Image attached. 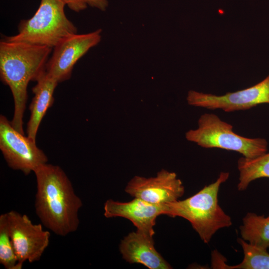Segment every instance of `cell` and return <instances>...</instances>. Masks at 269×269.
Masks as SVG:
<instances>
[{
  "instance_id": "cell-1",
  "label": "cell",
  "mask_w": 269,
  "mask_h": 269,
  "mask_svg": "<svg viewBox=\"0 0 269 269\" xmlns=\"http://www.w3.org/2000/svg\"><path fill=\"white\" fill-rule=\"evenodd\" d=\"M34 173L35 210L42 224L62 237L76 231L83 203L65 172L60 166L47 163Z\"/></svg>"
},
{
  "instance_id": "cell-2",
  "label": "cell",
  "mask_w": 269,
  "mask_h": 269,
  "mask_svg": "<svg viewBox=\"0 0 269 269\" xmlns=\"http://www.w3.org/2000/svg\"><path fill=\"white\" fill-rule=\"evenodd\" d=\"M53 48L28 43L0 42V80L7 85L14 101L11 125L24 134L23 118L27 100V86L45 72L46 65Z\"/></svg>"
},
{
  "instance_id": "cell-3",
  "label": "cell",
  "mask_w": 269,
  "mask_h": 269,
  "mask_svg": "<svg viewBox=\"0 0 269 269\" xmlns=\"http://www.w3.org/2000/svg\"><path fill=\"white\" fill-rule=\"evenodd\" d=\"M229 177V172H221L215 182L194 195L166 204L165 215L188 221L202 241L208 244L219 230L232 225L231 217L219 205L218 199L220 187Z\"/></svg>"
},
{
  "instance_id": "cell-4",
  "label": "cell",
  "mask_w": 269,
  "mask_h": 269,
  "mask_svg": "<svg viewBox=\"0 0 269 269\" xmlns=\"http://www.w3.org/2000/svg\"><path fill=\"white\" fill-rule=\"evenodd\" d=\"M65 5L62 0H41L33 16L19 22L18 33L3 39L53 48L65 37L77 33L65 14Z\"/></svg>"
},
{
  "instance_id": "cell-5",
  "label": "cell",
  "mask_w": 269,
  "mask_h": 269,
  "mask_svg": "<svg viewBox=\"0 0 269 269\" xmlns=\"http://www.w3.org/2000/svg\"><path fill=\"white\" fill-rule=\"evenodd\" d=\"M185 137L201 147L234 151L248 158H256L268 150L266 139L241 136L233 131L232 125L212 113L202 114L198 119V128L187 132Z\"/></svg>"
},
{
  "instance_id": "cell-6",
  "label": "cell",
  "mask_w": 269,
  "mask_h": 269,
  "mask_svg": "<svg viewBox=\"0 0 269 269\" xmlns=\"http://www.w3.org/2000/svg\"><path fill=\"white\" fill-rule=\"evenodd\" d=\"M0 149L8 166L27 175L46 164L48 158L35 140L16 130L11 122L0 116Z\"/></svg>"
},
{
  "instance_id": "cell-7",
  "label": "cell",
  "mask_w": 269,
  "mask_h": 269,
  "mask_svg": "<svg viewBox=\"0 0 269 269\" xmlns=\"http://www.w3.org/2000/svg\"><path fill=\"white\" fill-rule=\"evenodd\" d=\"M2 214L19 263L38 261L49 245L50 233L25 214L13 210Z\"/></svg>"
},
{
  "instance_id": "cell-8",
  "label": "cell",
  "mask_w": 269,
  "mask_h": 269,
  "mask_svg": "<svg viewBox=\"0 0 269 269\" xmlns=\"http://www.w3.org/2000/svg\"><path fill=\"white\" fill-rule=\"evenodd\" d=\"M189 105L210 110L221 109L226 112L246 110L262 104H269V75L258 84L223 95L188 91Z\"/></svg>"
},
{
  "instance_id": "cell-9",
  "label": "cell",
  "mask_w": 269,
  "mask_h": 269,
  "mask_svg": "<svg viewBox=\"0 0 269 269\" xmlns=\"http://www.w3.org/2000/svg\"><path fill=\"white\" fill-rule=\"evenodd\" d=\"M102 29L85 34H73L55 47L45 71L58 83L69 79L76 62L101 40Z\"/></svg>"
},
{
  "instance_id": "cell-10",
  "label": "cell",
  "mask_w": 269,
  "mask_h": 269,
  "mask_svg": "<svg viewBox=\"0 0 269 269\" xmlns=\"http://www.w3.org/2000/svg\"><path fill=\"white\" fill-rule=\"evenodd\" d=\"M125 191L150 203L166 204L182 197L184 187L175 172L162 169L154 177L135 176L128 183Z\"/></svg>"
},
{
  "instance_id": "cell-11",
  "label": "cell",
  "mask_w": 269,
  "mask_h": 269,
  "mask_svg": "<svg viewBox=\"0 0 269 269\" xmlns=\"http://www.w3.org/2000/svg\"><path fill=\"white\" fill-rule=\"evenodd\" d=\"M104 215L110 218L120 217L132 222L137 231L151 236L154 235V227L158 216L165 215L166 204H155L138 198L121 202L112 199L104 203Z\"/></svg>"
},
{
  "instance_id": "cell-12",
  "label": "cell",
  "mask_w": 269,
  "mask_h": 269,
  "mask_svg": "<svg viewBox=\"0 0 269 269\" xmlns=\"http://www.w3.org/2000/svg\"><path fill=\"white\" fill-rule=\"evenodd\" d=\"M119 249L123 258L130 264H140L149 269H172L155 249L153 237L137 230L125 237Z\"/></svg>"
},
{
  "instance_id": "cell-13",
  "label": "cell",
  "mask_w": 269,
  "mask_h": 269,
  "mask_svg": "<svg viewBox=\"0 0 269 269\" xmlns=\"http://www.w3.org/2000/svg\"><path fill=\"white\" fill-rule=\"evenodd\" d=\"M36 82L32 89L34 97L29 106L30 116L27 125V135L34 140L43 117L54 103L53 94L58 84L46 71Z\"/></svg>"
},
{
  "instance_id": "cell-14",
  "label": "cell",
  "mask_w": 269,
  "mask_h": 269,
  "mask_svg": "<svg viewBox=\"0 0 269 269\" xmlns=\"http://www.w3.org/2000/svg\"><path fill=\"white\" fill-rule=\"evenodd\" d=\"M241 238L255 247L269 248V218L249 212L243 218L240 227Z\"/></svg>"
},
{
  "instance_id": "cell-15",
  "label": "cell",
  "mask_w": 269,
  "mask_h": 269,
  "mask_svg": "<svg viewBox=\"0 0 269 269\" xmlns=\"http://www.w3.org/2000/svg\"><path fill=\"white\" fill-rule=\"evenodd\" d=\"M239 171L238 190H246L250 183L257 179L269 178V153L254 158L240 157L237 162Z\"/></svg>"
},
{
  "instance_id": "cell-16",
  "label": "cell",
  "mask_w": 269,
  "mask_h": 269,
  "mask_svg": "<svg viewBox=\"0 0 269 269\" xmlns=\"http://www.w3.org/2000/svg\"><path fill=\"white\" fill-rule=\"evenodd\" d=\"M244 253L241 263L229 266L225 265L223 269H269V254L267 250L249 244L242 238L238 239Z\"/></svg>"
},
{
  "instance_id": "cell-17",
  "label": "cell",
  "mask_w": 269,
  "mask_h": 269,
  "mask_svg": "<svg viewBox=\"0 0 269 269\" xmlns=\"http://www.w3.org/2000/svg\"><path fill=\"white\" fill-rule=\"evenodd\" d=\"M0 264L6 269H21L3 214L0 215Z\"/></svg>"
},
{
  "instance_id": "cell-18",
  "label": "cell",
  "mask_w": 269,
  "mask_h": 269,
  "mask_svg": "<svg viewBox=\"0 0 269 269\" xmlns=\"http://www.w3.org/2000/svg\"><path fill=\"white\" fill-rule=\"evenodd\" d=\"M72 10L78 12L88 6L86 0H62Z\"/></svg>"
},
{
  "instance_id": "cell-19",
  "label": "cell",
  "mask_w": 269,
  "mask_h": 269,
  "mask_svg": "<svg viewBox=\"0 0 269 269\" xmlns=\"http://www.w3.org/2000/svg\"><path fill=\"white\" fill-rule=\"evenodd\" d=\"M86 1L88 5L101 11H105L109 6L108 0H86Z\"/></svg>"
},
{
  "instance_id": "cell-20",
  "label": "cell",
  "mask_w": 269,
  "mask_h": 269,
  "mask_svg": "<svg viewBox=\"0 0 269 269\" xmlns=\"http://www.w3.org/2000/svg\"><path fill=\"white\" fill-rule=\"evenodd\" d=\"M268 217L269 218V216H268Z\"/></svg>"
}]
</instances>
